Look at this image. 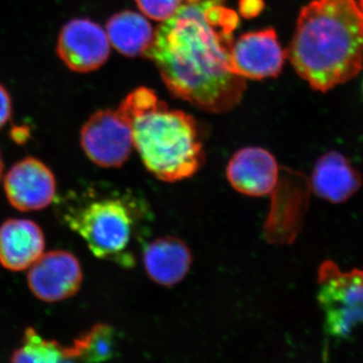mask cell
<instances>
[{"label": "cell", "mask_w": 363, "mask_h": 363, "mask_svg": "<svg viewBox=\"0 0 363 363\" xmlns=\"http://www.w3.org/2000/svg\"><path fill=\"white\" fill-rule=\"evenodd\" d=\"M227 0L184 4L162 21L143 54L152 60L172 94L210 113H224L240 104L245 79L231 69L238 13Z\"/></svg>", "instance_id": "6da1fadb"}, {"label": "cell", "mask_w": 363, "mask_h": 363, "mask_svg": "<svg viewBox=\"0 0 363 363\" xmlns=\"http://www.w3.org/2000/svg\"><path fill=\"white\" fill-rule=\"evenodd\" d=\"M286 58L313 89L327 92L363 66V13L357 0H313L301 9Z\"/></svg>", "instance_id": "7a4b0ae2"}, {"label": "cell", "mask_w": 363, "mask_h": 363, "mask_svg": "<svg viewBox=\"0 0 363 363\" xmlns=\"http://www.w3.org/2000/svg\"><path fill=\"white\" fill-rule=\"evenodd\" d=\"M118 109L130 119L133 147L157 180H185L202 168L205 152L192 116L169 108L145 87L130 93Z\"/></svg>", "instance_id": "3957f363"}, {"label": "cell", "mask_w": 363, "mask_h": 363, "mask_svg": "<svg viewBox=\"0 0 363 363\" xmlns=\"http://www.w3.org/2000/svg\"><path fill=\"white\" fill-rule=\"evenodd\" d=\"M130 200L105 197L70 206L66 223L77 233L98 259L112 260L123 267H133L130 252L135 227V208Z\"/></svg>", "instance_id": "277c9868"}, {"label": "cell", "mask_w": 363, "mask_h": 363, "mask_svg": "<svg viewBox=\"0 0 363 363\" xmlns=\"http://www.w3.org/2000/svg\"><path fill=\"white\" fill-rule=\"evenodd\" d=\"M318 301L332 336L347 337L363 323V271L344 272L334 262H323L318 272Z\"/></svg>", "instance_id": "5b68a950"}, {"label": "cell", "mask_w": 363, "mask_h": 363, "mask_svg": "<svg viewBox=\"0 0 363 363\" xmlns=\"http://www.w3.org/2000/svg\"><path fill=\"white\" fill-rule=\"evenodd\" d=\"M81 145L90 161L102 168H119L133 152L131 121L118 108L102 109L81 128Z\"/></svg>", "instance_id": "8992f818"}, {"label": "cell", "mask_w": 363, "mask_h": 363, "mask_svg": "<svg viewBox=\"0 0 363 363\" xmlns=\"http://www.w3.org/2000/svg\"><path fill=\"white\" fill-rule=\"evenodd\" d=\"M57 54L71 71L88 73L104 65L111 55V43L95 21L74 18L60 32Z\"/></svg>", "instance_id": "52a82bcc"}, {"label": "cell", "mask_w": 363, "mask_h": 363, "mask_svg": "<svg viewBox=\"0 0 363 363\" xmlns=\"http://www.w3.org/2000/svg\"><path fill=\"white\" fill-rule=\"evenodd\" d=\"M82 281L80 262L73 253L66 250L43 253L28 274L30 290L39 300L48 303L73 297Z\"/></svg>", "instance_id": "ba28073f"}, {"label": "cell", "mask_w": 363, "mask_h": 363, "mask_svg": "<svg viewBox=\"0 0 363 363\" xmlns=\"http://www.w3.org/2000/svg\"><path fill=\"white\" fill-rule=\"evenodd\" d=\"M286 52L279 45L274 28L240 35L231 49V69L245 79L277 77L283 70Z\"/></svg>", "instance_id": "9c48e42d"}, {"label": "cell", "mask_w": 363, "mask_h": 363, "mask_svg": "<svg viewBox=\"0 0 363 363\" xmlns=\"http://www.w3.org/2000/svg\"><path fill=\"white\" fill-rule=\"evenodd\" d=\"M54 174L35 157H26L14 164L4 178L9 202L21 212L39 211L56 197Z\"/></svg>", "instance_id": "30bf717a"}, {"label": "cell", "mask_w": 363, "mask_h": 363, "mask_svg": "<svg viewBox=\"0 0 363 363\" xmlns=\"http://www.w3.org/2000/svg\"><path fill=\"white\" fill-rule=\"evenodd\" d=\"M281 169L269 150L245 147L236 152L226 168V178L234 190L250 197L272 195L278 186Z\"/></svg>", "instance_id": "8fae6325"}, {"label": "cell", "mask_w": 363, "mask_h": 363, "mask_svg": "<svg viewBox=\"0 0 363 363\" xmlns=\"http://www.w3.org/2000/svg\"><path fill=\"white\" fill-rule=\"evenodd\" d=\"M309 182L318 197L340 204L357 194L362 186V177L347 157L329 152L318 160Z\"/></svg>", "instance_id": "7c38bea8"}, {"label": "cell", "mask_w": 363, "mask_h": 363, "mask_svg": "<svg viewBox=\"0 0 363 363\" xmlns=\"http://www.w3.org/2000/svg\"><path fill=\"white\" fill-rule=\"evenodd\" d=\"M45 235L35 222L9 219L0 226V264L13 272L25 271L45 250Z\"/></svg>", "instance_id": "4fadbf2b"}, {"label": "cell", "mask_w": 363, "mask_h": 363, "mask_svg": "<svg viewBox=\"0 0 363 363\" xmlns=\"http://www.w3.org/2000/svg\"><path fill=\"white\" fill-rule=\"evenodd\" d=\"M143 264L147 276L155 283L173 286L187 276L192 264L190 248L180 238H157L143 250Z\"/></svg>", "instance_id": "5bb4252c"}, {"label": "cell", "mask_w": 363, "mask_h": 363, "mask_svg": "<svg viewBox=\"0 0 363 363\" xmlns=\"http://www.w3.org/2000/svg\"><path fill=\"white\" fill-rule=\"evenodd\" d=\"M156 30L145 14L123 11L107 21L106 33L109 43L125 57L143 56L152 45Z\"/></svg>", "instance_id": "9a60e30c"}, {"label": "cell", "mask_w": 363, "mask_h": 363, "mask_svg": "<svg viewBox=\"0 0 363 363\" xmlns=\"http://www.w3.org/2000/svg\"><path fill=\"white\" fill-rule=\"evenodd\" d=\"M68 348L72 362H107L116 354V331L107 324L94 325L90 330L76 338Z\"/></svg>", "instance_id": "2e32d148"}, {"label": "cell", "mask_w": 363, "mask_h": 363, "mask_svg": "<svg viewBox=\"0 0 363 363\" xmlns=\"http://www.w3.org/2000/svg\"><path fill=\"white\" fill-rule=\"evenodd\" d=\"M13 362L56 363L72 362L68 346L40 335L33 328H28L21 348L11 357Z\"/></svg>", "instance_id": "e0dca14e"}, {"label": "cell", "mask_w": 363, "mask_h": 363, "mask_svg": "<svg viewBox=\"0 0 363 363\" xmlns=\"http://www.w3.org/2000/svg\"><path fill=\"white\" fill-rule=\"evenodd\" d=\"M197 0H135L138 9L147 18L164 21L172 18L184 4Z\"/></svg>", "instance_id": "ac0fdd59"}, {"label": "cell", "mask_w": 363, "mask_h": 363, "mask_svg": "<svg viewBox=\"0 0 363 363\" xmlns=\"http://www.w3.org/2000/svg\"><path fill=\"white\" fill-rule=\"evenodd\" d=\"M13 114V102L6 87L0 84V130L11 119Z\"/></svg>", "instance_id": "d6986e66"}, {"label": "cell", "mask_w": 363, "mask_h": 363, "mask_svg": "<svg viewBox=\"0 0 363 363\" xmlns=\"http://www.w3.org/2000/svg\"><path fill=\"white\" fill-rule=\"evenodd\" d=\"M11 138L18 145H25L30 138V130L26 125H16L11 128Z\"/></svg>", "instance_id": "ffe728a7"}, {"label": "cell", "mask_w": 363, "mask_h": 363, "mask_svg": "<svg viewBox=\"0 0 363 363\" xmlns=\"http://www.w3.org/2000/svg\"><path fill=\"white\" fill-rule=\"evenodd\" d=\"M262 7V0H243V4H241V13L247 16H255L259 13Z\"/></svg>", "instance_id": "44dd1931"}, {"label": "cell", "mask_w": 363, "mask_h": 363, "mask_svg": "<svg viewBox=\"0 0 363 363\" xmlns=\"http://www.w3.org/2000/svg\"><path fill=\"white\" fill-rule=\"evenodd\" d=\"M4 159H2L1 152H0V181H1V179H2V174H4Z\"/></svg>", "instance_id": "7402d4cb"}, {"label": "cell", "mask_w": 363, "mask_h": 363, "mask_svg": "<svg viewBox=\"0 0 363 363\" xmlns=\"http://www.w3.org/2000/svg\"><path fill=\"white\" fill-rule=\"evenodd\" d=\"M357 4L358 6H359L360 11H362L363 13V0H358Z\"/></svg>", "instance_id": "603a6c76"}]
</instances>
